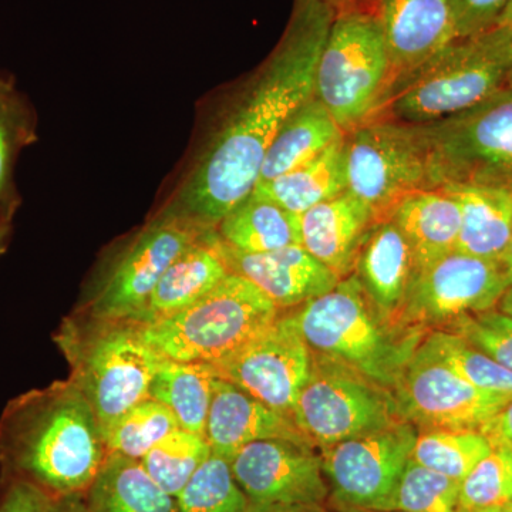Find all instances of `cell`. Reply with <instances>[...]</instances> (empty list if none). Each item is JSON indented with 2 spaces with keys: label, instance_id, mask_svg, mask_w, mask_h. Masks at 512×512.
Listing matches in <instances>:
<instances>
[{
  "label": "cell",
  "instance_id": "6da1fadb",
  "mask_svg": "<svg viewBox=\"0 0 512 512\" xmlns=\"http://www.w3.org/2000/svg\"><path fill=\"white\" fill-rule=\"evenodd\" d=\"M333 19L335 13L320 0H293L278 46L232 104L164 210L215 229L252 194L276 134L313 96L316 66Z\"/></svg>",
  "mask_w": 512,
  "mask_h": 512
},
{
  "label": "cell",
  "instance_id": "7a4b0ae2",
  "mask_svg": "<svg viewBox=\"0 0 512 512\" xmlns=\"http://www.w3.org/2000/svg\"><path fill=\"white\" fill-rule=\"evenodd\" d=\"M107 453L99 420L72 380L29 390L0 416V483H25L53 501L87 493Z\"/></svg>",
  "mask_w": 512,
  "mask_h": 512
},
{
  "label": "cell",
  "instance_id": "3957f363",
  "mask_svg": "<svg viewBox=\"0 0 512 512\" xmlns=\"http://www.w3.org/2000/svg\"><path fill=\"white\" fill-rule=\"evenodd\" d=\"M286 311L312 353L348 367L390 392L429 335L386 318L355 274L322 296Z\"/></svg>",
  "mask_w": 512,
  "mask_h": 512
},
{
  "label": "cell",
  "instance_id": "277c9868",
  "mask_svg": "<svg viewBox=\"0 0 512 512\" xmlns=\"http://www.w3.org/2000/svg\"><path fill=\"white\" fill-rule=\"evenodd\" d=\"M70 365L74 386L92 406L101 433L137 403L148 399L161 356L131 319H97L74 313L55 336Z\"/></svg>",
  "mask_w": 512,
  "mask_h": 512
},
{
  "label": "cell",
  "instance_id": "5b68a950",
  "mask_svg": "<svg viewBox=\"0 0 512 512\" xmlns=\"http://www.w3.org/2000/svg\"><path fill=\"white\" fill-rule=\"evenodd\" d=\"M512 70V29L456 39L387 94L373 117L424 126L477 106ZM369 119V120H370Z\"/></svg>",
  "mask_w": 512,
  "mask_h": 512
},
{
  "label": "cell",
  "instance_id": "8992f818",
  "mask_svg": "<svg viewBox=\"0 0 512 512\" xmlns=\"http://www.w3.org/2000/svg\"><path fill=\"white\" fill-rule=\"evenodd\" d=\"M281 312L247 279L229 274L184 311L143 323V332L165 359L214 365L244 348Z\"/></svg>",
  "mask_w": 512,
  "mask_h": 512
},
{
  "label": "cell",
  "instance_id": "52a82bcc",
  "mask_svg": "<svg viewBox=\"0 0 512 512\" xmlns=\"http://www.w3.org/2000/svg\"><path fill=\"white\" fill-rule=\"evenodd\" d=\"M390 63L376 13L335 16L315 73L313 96L343 133L379 109L389 87Z\"/></svg>",
  "mask_w": 512,
  "mask_h": 512
},
{
  "label": "cell",
  "instance_id": "ba28073f",
  "mask_svg": "<svg viewBox=\"0 0 512 512\" xmlns=\"http://www.w3.org/2000/svg\"><path fill=\"white\" fill-rule=\"evenodd\" d=\"M420 127L434 190L444 185L512 190V90L508 87L471 109Z\"/></svg>",
  "mask_w": 512,
  "mask_h": 512
},
{
  "label": "cell",
  "instance_id": "9c48e42d",
  "mask_svg": "<svg viewBox=\"0 0 512 512\" xmlns=\"http://www.w3.org/2000/svg\"><path fill=\"white\" fill-rule=\"evenodd\" d=\"M348 191L376 222L417 191L434 190L429 151L420 126L373 117L345 134Z\"/></svg>",
  "mask_w": 512,
  "mask_h": 512
},
{
  "label": "cell",
  "instance_id": "30bf717a",
  "mask_svg": "<svg viewBox=\"0 0 512 512\" xmlns=\"http://www.w3.org/2000/svg\"><path fill=\"white\" fill-rule=\"evenodd\" d=\"M205 231L208 229L163 208L116 249L77 313L97 319L136 320L161 276Z\"/></svg>",
  "mask_w": 512,
  "mask_h": 512
},
{
  "label": "cell",
  "instance_id": "8fae6325",
  "mask_svg": "<svg viewBox=\"0 0 512 512\" xmlns=\"http://www.w3.org/2000/svg\"><path fill=\"white\" fill-rule=\"evenodd\" d=\"M293 420L319 450L404 420L393 392L312 353V370Z\"/></svg>",
  "mask_w": 512,
  "mask_h": 512
},
{
  "label": "cell",
  "instance_id": "7c38bea8",
  "mask_svg": "<svg viewBox=\"0 0 512 512\" xmlns=\"http://www.w3.org/2000/svg\"><path fill=\"white\" fill-rule=\"evenodd\" d=\"M416 437V427L402 420L322 448L329 497L343 510L383 512L412 458Z\"/></svg>",
  "mask_w": 512,
  "mask_h": 512
},
{
  "label": "cell",
  "instance_id": "4fadbf2b",
  "mask_svg": "<svg viewBox=\"0 0 512 512\" xmlns=\"http://www.w3.org/2000/svg\"><path fill=\"white\" fill-rule=\"evenodd\" d=\"M508 286L501 261L451 252L417 272L402 322L426 333L450 329L466 316L497 308Z\"/></svg>",
  "mask_w": 512,
  "mask_h": 512
},
{
  "label": "cell",
  "instance_id": "5bb4252c",
  "mask_svg": "<svg viewBox=\"0 0 512 512\" xmlns=\"http://www.w3.org/2000/svg\"><path fill=\"white\" fill-rule=\"evenodd\" d=\"M404 420L417 430H480L511 402V394L487 392L461 379L421 342L394 387Z\"/></svg>",
  "mask_w": 512,
  "mask_h": 512
},
{
  "label": "cell",
  "instance_id": "9a60e30c",
  "mask_svg": "<svg viewBox=\"0 0 512 512\" xmlns=\"http://www.w3.org/2000/svg\"><path fill=\"white\" fill-rule=\"evenodd\" d=\"M210 366L218 379L293 419L299 394L311 377L312 352L291 313L282 311L244 348Z\"/></svg>",
  "mask_w": 512,
  "mask_h": 512
},
{
  "label": "cell",
  "instance_id": "2e32d148",
  "mask_svg": "<svg viewBox=\"0 0 512 512\" xmlns=\"http://www.w3.org/2000/svg\"><path fill=\"white\" fill-rule=\"evenodd\" d=\"M231 470L254 512L322 505L329 497L322 456L312 444L255 441L232 457Z\"/></svg>",
  "mask_w": 512,
  "mask_h": 512
},
{
  "label": "cell",
  "instance_id": "e0dca14e",
  "mask_svg": "<svg viewBox=\"0 0 512 512\" xmlns=\"http://www.w3.org/2000/svg\"><path fill=\"white\" fill-rule=\"evenodd\" d=\"M376 15L390 63L386 97L397 84L456 40L450 0H382Z\"/></svg>",
  "mask_w": 512,
  "mask_h": 512
},
{
  "label": "cell",
  "instance_id": "ac0fdd59",
  "mask_svg": "<svg viewBox=\"0 0 512 512\" xmlns=\"http://www.w3.org/2000/svg\"><path fill=\"white\" fill-rule=\"evenodd\" d=\"M217 245L229 274L247 279L281 311L322 296L340 281L302 245L265 254H244L229 248L218 235Z\"/></svg>",
  "mask_w": 512,
  "mask_h": 512
},
{
  "label": "cell",
  "instance_id": "d6986e66",
  "mask_svg": "<svg viewBox=\"0 0 512 512\" xmlns=\"http://www.w3.org/2000/svg\"><path fill=\"white\" fill-rule=\"evenodd\" d=\"M212 453L227 458L255 441L309 443L292 417L276 412L227 380L217 379L204 431Z\"/></svg>",
  "mask_w": 512,
  "mask_h": 512
},
{
  "label": "cell",
  "instance_id": "ffe728a7",
  "mask_svg": "<svg viewBox=\"0 0 512 512\" xmlns=\"http://www.w3.org/2000/svg\"><path fill=\"white\" fill-rule=\"evenodd\" d=\"M355 275L376 308L393 322L403 323L417 265L409 242L392 220L376 222L367 232Z\"/></svg>",
  "mask_w": 512,
  "mask_h": 512
},
{
  "label": "cell",
  "instance_id": "44dd1931",
  "mask_svg": "<svg viewBox=\"0 0 512 512\" xmlns=\"http://www.w3.org/2000/svg\"><path fill=\"white\" fill-rule=\"evenodd\" d=\"M375 215L349 191L301 215L302 247L340 281L355 274L357 255Z\"/></svg>",
  "mask_w": 512,
  "mask_h": 512
},
{
  "label": "cell",
  "instance_id": "7402d4cb",
  "mask_svg": "<svg viewBox=\"0 0 512 512\" xmlns=\"http://www.w3.org/2000/svg\"><path fill=\"white\" fill-rule=\"evenodd\" d=\"M228 275L227 265L218 251L215 229H208L161 276L136 322L150 325L184 311Z\"/></svg>",
  "mask_w": 512,
  "mask_h": 512
},
{
  "label": "cell",
  "instance_id": "603a6c76",
  "mask_svg": "<svg viewBox=\"0 0 512 512\" xmlns=\"http://www.w3.org/2000/svg\"><path fill=\"white\" fill-rule=\"evenodd\" d=\"M389 220L409 242L417 272L457 251L460 205L443 188L413 192L397 205Z\"/></svg>",
  "mask_w": 512,
  "mask_h": 512
},
{
  "label": "cell",
  "instance_id": "cb8c5ba5",
  "mask_svg": "<svg viewBox=\"0 0 512 512\" xmlns=\"http://www.w3.org/2000/svg\"><path fill=\"white\" fill-rule=\"evenodd\" d=\"M460 205L457 251L501 261L512 237V190L487 185H444Z\"/></svg>",
  "mask_w": 512,
  "mask_h": 512
},
{
  "label": "cell",
  "instance_id": "d4e9b609",
  "mask_svg": "<svg viewBox=\"0 0 512 512\" xmlns=\"http://www.w3.org/2000/svg\"><path fill=\"white\" fill-rule=\"evenodd\" d=\"M343 136L345 133L329 111L312 96L276 134L266 153L258 183L274 180L311 163Z\"/></svg>",
  "mask_w": 512,
  "mask_h": 512
},
{
  "label": "cell",
  "instance_id": "484cf974",
  "mask_svg": "<svg viewBox=\"0 0 512 512\" xmlns=\"http://www.w3.org/2000/svg\"><path fill=\"white\" fill-rule=\"evenodd\" d=\"M89 512H180L177 498L165 493L141 461L109 454L87 493Z\"/></svg>",
  "mask_w": 512,
  "mask_h": 512
},
{
  "label": "cell",
  "instance_id": "4316f807",
  "mask_svg": "<svg viewBox=\"0 0 512 512\" xmlns=\"http://www.w3.org/2000/svg\"><path fill=\"white\" fill-rule=\"evenodd\" d=\"M348 191L345 136L311 163L274 180L255 185L252 194L275 202L295 215Z\"/></svg>",
  "mask_w": 512,
  "mask_h": 512
},
{
  "label": "cell",
  "instance_id": "83f0119b",
  "mask_svg": "<svg viewBox=\"0 0 512 512\" xmlns=\"http://www.w3.org/2000/svg\"><path fill=\"white\" fill-rule=\"evenodd\" d=\"M229 248L244 254H265L302 245L301 215L251 194L215 228Z\"/></svg>",
  "mask_w": 512,
  "mask_h": 512
},
{
  "label": "cell",
  "instance_id": "f1b7e54d",
  "mask_svg": "<svg viewBox=\"0 0 512 512\" xmlns=\"http://www.w3.org/2000/svg\"><path fill=\"white\" fill-rule=\"evenodd\" d=\"M217 379L210 365L164 357L151 382L148 399L167 406L181 429L204 436Z\"/></svg>",
  "mask_w": 512,
  "mask_h": 512
},
{
  "label": "cell",
  "instance_id": "f546056e",
  "mask_svg": "<svg viewBox=\"0 0 512 512\" xmlns=\"http://www.w3.org/2000/svg\"><path fill=\"white\" fill-rule=\"evenodd\" d=\"M491 447L477 430H417L412 460L461 483Z\"/></svg>",
  "mask_w": 512,
  "mask_h": 512
},
{
  "label": "cell",
  "instance_id": "4dcf8cb0",
  "mask_svg": "<svg viewBox=\"0 0 512 512\" xmlns=\"http://www.w3.org/2000/svg\"><path fill=\"white\" fill-rule=\"evenodd\" d=\"M36 114L15 89L0 93V212L15 217L20 195L15 184L16 161L23 148L37 140Z\"/></svg>",
  "mask_w": 512,
  "mask_h": 512
},
{
  "label": "cell",
  "instance_id": "1f68e13d",
  "mask_svg": "<svg viewBox=\"0 0 512 512\" xmlns=\"http://www.w3.org/2000/svg\"><path fill=\"white\" fill-rule=\"evenodd\" d=\"M211 454L205 436L177 429L151 448L140 461L165 493L177 498Z\"/></svg>",
  "mask_w": 512,
  "mask_h": 512
},
{
  "label": "cell",
  "instance_id": "d6a6232c",
  "mask_svg": "<svg viewBox=\"0 0 512 512\" xmlns=\"http://www.w3.org/2000/svg\"><path fill=\"white\" fill-rule=\"evenodd\" d=\"M181 429L174 413L157 400L137 403L104 436L107 453L140 461L168 434Z\"/></svg>",
  "mask_w": 512,
  "mask_h": 512
},
{
  "label": "cell",
  "instance_id": "836d02e7",
  "mask_svg": "<svg viewBox=\"0 0 512 512\" xmlns=\"http://www.w3.org/2000/svg\"><path fill=\"white\" fill-rule=\"evenodd\" d=\"M180 512H254L231 470V461L211 454L177 497Z\"/></svg>",
  "mask_w": 512,
  "mask_h": 512
},
{
  "label": "cell",
  "instance_id": "e575fe53",
  "mask_svg": "<svg viewBox=\"0 0 512 512\" xmlns=\"http://www.w3.org/2000/svg\"><path fill=\"white\" fill-rule=\"evenodd\" d=\"M424 343L461 379L487 392L511 394L512 370L474 348L466 339L446 330H434Z\"/></svg>",
  "mask_w": 512,
  "mask_h": 512
},
{
  "label": "cell",
  "instance_id": "d590c367",
  "mask_svg": "<svg viewBox=\"0 0 512 512\" xmlns=\"http://www.w3.org/2000/svg\"><path fill=\"white\" fill-rule=\"evenodd\" d=\"M467 512L460 504V483L420 466L410 458L383 512Z\"/></svg>",
  "mask_w": 512,
  "mask_h": 512
},
{
  "label": "cell",
  "instance_id": "8d00e7d4",
  "mask_svg": "<svg viewBox=\"0 0 512 512\" xmlns=\"http://www.w3.org/2000/svg\"><path fill=\"white\" fill-rule=\"evenodd\" d=\"M512 498V448L493 444L490 453L460 483L464 511L504 507Z\"/></svg>",
  "mask_w": 512,
  "mask_h": 512
},
{
  "label": "cell",
  "instance_id": "74e56055",
  "mask_svg": "<svg viewBox=\"0 0 512 512\" xmlns=\"http://www.w3.org/2000/svg\"><path fill=\"white\" fill-rule=\"evenodd\" d=\"M446 332L456 333L501 366L512 370V316L491 309L458 320Z\"/></svg>",
  "mask_w": 512,
  "mask_h": 512
},
{
  "label": "cell",
  "instance_id": "f35d334b",
  "mask_svg": "<svg viewBox=\"0 0 512 512\" xmlns=\"http://www.w3.org/2000/svg\"><path fill=\"white\" fill-rule=\"evenodd\" d=\"M510 0H450L456 39H467L493 29Z\"/></svg>",
  "mask_w": 512,
  "mask_h": 512
},
{
  "label": "cell",
  "instance_id": "ab89813d",
  "mask_svg": "<svg viewBox=\"0 0 512 512\" xmlns=\"http://www.w3.org/2000/svg\"><path fill=\"white\" fill-rule=\"evenodd\" d=\"M53 500L25 483H0V512H50Z\"/></svg>",
  "mask_w": 512,
  "mask_h": 512
},
{
  "label": "cell",
  "instance_id": "60d3db41",
  "mask_svg": "<svg viewBox=\"0 0 512 512\" xmlns=\"http://www.w3.org/2000/svg\"><path fill=\"white\" fill-rule=\"evenodd\" d=\"M478 431L490 440L491 446L504 444L512 448V400Z\"/></svg>",
  "mask_w": 512,
  "mask_h": 512
},
{
  "label": "cell",
  "instance_id": "b9f144b4",
  "mask_svg": "<svg viewBox=\"0 0 512 512\" xmlns=\"http://www.w3.org/2000/svg\"><path fill=\"white\" fill-rule=\"evenodd\" d=\"M335 16L345 13H376L382 0H320Z\"/></svg>",
  "mask_w": 512,
  "mask_h": 512
},
{
  "label": "cell",
  "instance_id": "7bdbcfd3",
  "mask_svg": "<svg viewBox=\"0 0 512 512\" xmlns=\"http://www.w3.org/2000/svg\"><path fill=\"white\" fill-rule=\"evenodd\" d=\"M50 512H89L83 495H73L53 501Z\"/></svg>",
  "mask_w": 512,
  "mask_h": 512
},
{
  "label": "cell",
  "instance_id": "ee69618b",
  "mask_svg": "<svg viewBox=\"0 0 512 512\" xmlns=\"http://www.w3.org/2000/svg\"><path fill=\"white\" fill-rule=\"evenodd\" d=\"M13 215L0 212V256L8 249L10 234H12Z\"/></svg>",
  "mask_w": 512,
  "mask_h": 512
},
{
  "label": "cell",
  "instance_id": "f6af8a7d",
  "mask_svg": "<svg viewBox=\"0 0 512 512\" xmlns=\"http://www.w3.org/2000/svg\"><path fill=\"white\" fill-rule=\"evenodd\" d=\"M268 512H326L320 505H292V507L275 508Z\"/></svg>",
  "mask_w": 512,
  "mask_h": 512
},
{
  "label": "cell",
  "instance_id": "bcb514c9",
  "mask_svg": "<svg viewBox=\"0 0 512 512\" xmlns=\"http://www.w3.org/2000/svg\"><path fill=\"white\" fill-rule=\"evenodd\" d=\"M501 264L504 266L508 284L512 285V237L510 239V244H508L507 249H505L503 258H501Z\"/></svg>",
  "mask_w": 512,
  "mask_h": 512
},
{
  "label": "cell",
  "instance_id": "7dc6e473",
  "mask_svg": "<svg viewBox=\"0 0 512 512\" xmlns=\"http://www.w3.org/2000/svg\"><path fill=\"white\" fill-rule=\"evenodd\" d=\"M497 308L498 311L505 313V315L512 316V285L508 286L507 291L501 296Z\"/></svg>",
  "mask_w": 512,
  "mask_h": 512
},
{
  "label": "cell",
  "instance_id": "c3c4849f",
  "mask_svg": "<svg viewBox=\"0 0 512 512\" xmlns=\"http://www.w3.org/2000/svg\"><path fill=\"white\" fill-rule=\"evenodd\" d=\"M495 26L498 28H507L512 29V0L508 2V5L505 6L503 13H501L500 18H498Z\"/></svg>",
  "mask_w": 512,
  "mask_h": 512
},
{
  "label": "cell",
  "instance_id": "681fc988",
  "mask_svg": "<svg viewBox=\"0 0 512 512\" xmlns=\"http://www.w3.org/2000/svg\"><path fill=\"white\" fill-rule=\"evenodd\" d=\"M15 87H13V83L10 82V80L2 79L0 77V93L9 92V90H13Z\"/></svg>",
  "mask_w": 512,
  "mask_h": 512
},
{
  "label": "cell",
  "instance_id": "f907efd6",
  "mask_svg": "<svg viewBox=\"0 0 512 512\" xmlns=\"http://www.w3.org/2000/svg\"><path fill=\"white\" fill-rule=\"evenodd\" d=\"M471 512H508L505 510V507H490V508H481V510L471 511Z\"/></svg>",
  "mask_w": 512,
  "mask_h": 512
},
{
  "label": "cell",
  "instance_id": "816d5d0a",
  "mask_svg": "<svg viewBox=\"0 0 512 512\" xmlns=\"http://www.w3.org/2000/svg\"><path fill=\"white\" fill-rule=\"evenodd\" d=\"M505 87H508V89L512 90V70L510 74H508L507 80H505Z\"/></svg>",
  "mask_w": 512,
  "mask_h": 512
},
{
  "label": "cell",
  "instance_id": "f5cc1de1",
  "mask_svg": "<svg viewBox=\"0 0 512 512\" xmlns=\"http://www.w3.org/2000/svg\"><path fill=\"white\" fill-rule=\"evenodd\" d=\"M505 507V510H507L508 512H512V498L510 501H508L507 504L504 505Z\"/></svg>",
  "mask_w": 512,
  "mask_h": 512
},
{
  "label": "cell",
  "instance_id": "db71d44e",
  "mask_svg": "<svg viewBox=\"0 0 512 512\" xmlns=\"http://www.w3.org/2000/svg\"><path fill=\"white\" fill-rule=\"evenodd\" d=\"M394 512H397V511H394Z\"/></svg>",
  "mask_w": 512,
  "mask_h": 512
}]
</instances>
